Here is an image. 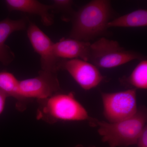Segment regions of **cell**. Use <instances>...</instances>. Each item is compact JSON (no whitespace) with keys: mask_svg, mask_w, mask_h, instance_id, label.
I'll return each mask as SVG.
<instances>
[{"mask_svg":"<svg viewBox=\"0 0 147 147\" xmlns=\"http://www.w3.org/2000/svg\"><path fill=\"white\" fill-rule=\"evenodd\" d=\"M112 15L110 1H91L74 13L69 37L89 42L106 31L108 28L107 25Z\"/></svg>","mask_w":147,"mask_h":147,"instance_id":"1","label":"cell"},{"mask_svg":"<svg viewBox=\"0 0 147 147\" xmlns=\"http://www.w3.org/2000/svg\"><path fill=\"white\" fill-rule=\"evenodd\" d=\"M36 119L49 124L61 121H88L89 124L94 118L75 98L72 92H61L45 99L37 100Z\"/></svg>","mask_w":147,"mask_h":147,"instance_id":"2","label":"cell"},{"mask_svg":"<svg viewBox=\"0 0 147 147\" xmlns=\"http://www.w3.org/2000/svg\"><path fill=\"white\" fill-rule=\"evenodd\" d=\"M147 121L146 108L141 107L134 116L126 119L109 123L95 118L92 126L97 127L102 142L110 147H125L137 144Z\"/></svg>","mask_w":147,"mask_h":147,"instance_id":"3","label":"cell"},{"mask_svg":"<svg viewBox=\"0 0 147 147\" xmlns=\"http://www.w3.org/2000/svg\"><path fill=\"white\" fill-rule=\"evenodd\" d=\"M135 59L142 60L143 56L125 50L115 40L102 37L91 44L88 62L96 67L114 68Z\"/></svg>","mask_w":147,"mask_h":147,"instance_id":"4","label":"cell"},{"mask_svg":"<svg viewBox=\"0 0 147 147\" xmlns=\"http://www.w3.org/2000/svg\"><path fill=\"white\" fill-rule=\"evenodd\" d=\"M61 92L57 73L41 70L35 77L19 81L16 107L24 110L27 100H42Z\"/></svg>","mask_w":147,"mask_h":147,"instance_id":"5","label":"cell"},{"mask_svg":"<svg viewBox=\"0 0 147 147\" xmlns=\"http://www.w3.org/2000/svg\"><path fill=\"white\" fill-rule=\"evenodd\" d=\"M103 114L108 122L124 120L134 116L138 110L137 89L116 92H101Z\"/></svg>","mask_w":147,"mask_h":147,"instance_id":"6","label":"cell"},{"mask_svg":"<svg viewBox=\"0 0 147 147\" xmlns=\"http://www.w3.org/2000/svg\"><path fill=\"white\" fill-rule=\"evenodd\" d=\"M27 36L35 52L40 57L42 70L57 73L61 69L64 60L55 56L54 43L34 23L30 22Z\"/></svg>","mask_w":147,"mask_h":147,"instance_id":"7","label":"cell"},{"mask_svg":"<svg viewBox=\"0 0 147 147\" xmlns=\"http://www.w3.org/2000/svg\"><path fill=\"white\" fill-rule=\"evenodd\" d=\"M62 69L66 70L81 88L88 90L98 86L104 76L95 65L79 59L63 60Z\"/></svg>","mask_w":147,"mask_h":147,"instance_id":"8","label":"cell"},{"mask_svg":"<svg viewBox=\"0 0 147 147\" xmlns=\"http://www.w3.org/2000/svg\"><path fill=\"white\" fill-rule=\"evenodd\" d=\"M90 45V42L70 37L62 38L54 43V53L61 59H79L88 62Z\"/></svg>","mask_w":147,"mask_h":147,"instance_id":"9","label":"cell"},{"mask_svg":"<svg viewBox=\"0 0 147 147\" xmlns=\"http://www.w3.org/2000/svg\"><path fill=\"white\" fill-rule=\"evenodd\" d=\"M5 3L10 11H17L38 15L42 24L47 26L53 24V17L50 13L51 5L44 4L36 0H6Z\"/></svg>","mask_w":147,"mask_h":147,"instance_id":"10","label":"cell"},{"mask_svg":"<svg viewBox=\"0 0 147 147\" xmlns=\"http://www.w3.org/2000/svg\"><path fill=\"white\" fill-rule=\"evenodd\" d=\"M26 26V20L24 18L12 20L7 18L0 21V62L3 64H9L14 58L13 52L6 44L7 40L14 32L23 30Z\"/></svg>","mask_w":147,"mask_h":147,"instance_id":"11","label":"cell"},{"mask_svg":"<svg viewBox=\"0 0 147 147\" xmlns=\"http://www.w3.org/2000/svg\"><path fill=\"white\" fill-rule=\"evenodd\" d=\"M147 25V11L139 9L109 21L107 27L108 28L112 27L134 28L146 26Z\"/></svg>","mask_w":147,"mask_h":147,"instance_id":"12","label":"cell"},{"mask_svg":"<svg viewBox=\"0 0 147 147\" xmlns=\"http://www.w3.org/2000/svg\"><path fill=\"white\" fill-rule=\"evenodd\" d=\"M124 83L133 88L146 90L147 88V61L142 60L134 69L130 75L123 79Z\"/></svg>","mask_w":147,"mask_h":147,"instance_id":"13","label":"cell"},{"mask_svg":"<svg viewBox=\"0 0 147 147\" xmlns=\"http://www.w3.org/2000/svg\"><path fill=\"white\" fill-rule=\"evenodd\" d=\"M19 81L10 72H0V91L7 97H12L16 100L18 99Z\"/></svg>","mask_w":147,"mask_h":147,"instance_id":"14","label":"cell"},{"mask_svg":"<svg viewBox=\"0 0 147 147\" xmlns=\"http://www.w3.org/2000/svg\"><path fill=\"white\" fill-rule=\"evenodd\" d=\"M73 3V1L71 0H55L51 5L52 9L63 12H70L72 11Z\"/></svg>","mask_w":147,"mask_h":147,"instance_id":"15","label":"cell"},{"mask_svg":"<svg viewBox=\"0 0 147 147\" xmlns=\"http://www.w3.org/2000/svg\"><path fill=\"white\" fill-rule=\"evenodd\" d=\"M136 144L138 147H147V125L145 127L138 137Z\"/></svg>","mask_w":147,"mask_h":147,"instance_id":"16","label":"cell"},{"mask_svg":"<svg viewBox=\"0 0 147 147\" xmlns=\"http://www.w3.org/2000/svg\"><path fill=\"white\" fill-rule=\"evenodd\" d=\"M8 97L3 93L0 91V115L2 114L5 108L7 98Z\"/></svg>","mask_w":147,"mask_h":147,"instance_id":"17","label":"cell"},{"mask_svg":"<svg viewBox=\"0 0 147 147\" xmlns=\"http://www.w3.org/2000/svg\"><path fill=\"white\" fill-rule=\"evenodd\" d=\"M74 147H86L84 146H83V145H81V144H78L77 145H76V146H74ZM88 147H96V146H89Z\"/></svg>","mask_w":147,"mask_h":147,"instance_id":"18","label":"cell"}]
</instances>
